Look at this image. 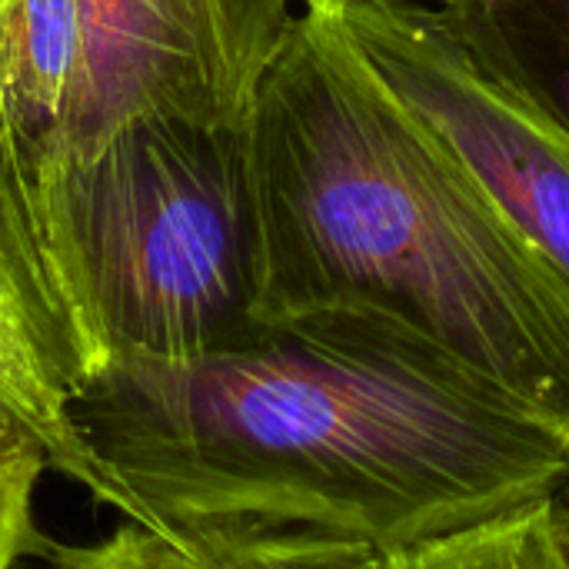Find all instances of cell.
Segmentation results:
<instances>
[{
    "instance_id": "12",
    "label": "cell",
    "mask_w": 569,
    "mask_h": 569,
    "mask_svg": "<svg viewBox=\"0 0 569 569\" xmlns=\"http://www.w3.org/2000/svg\"><path fill=\"white\" fill-rule=\"evenodd\" d=\"M47 569H197L170 537L123 520L93 543H47Z\"/></svg>"
},
{
    "instance_id": "8",
    "label": "cell",
    "mask_w": 569,
    "mask_h": 569,
    "mask_svg": "<svg viewBox=\"0 0 569 569\" xmlns=\"http://www.w3.org/2000/svg\"><path fill=\"white\" fill-rule=\"evenodd\" d=\"M433 17L483 77L569 137V0H450Z\"/></svg>"
},
{
    "instance_id": "4",
    "label": "cell",
    "mask_w": 569,
    "mask_h": 569,
    "mask_svg": "<svg viewBox=\"0 0 569 569\" xmlns=\"http://www.w3.org/2000/svg\"><path fill=\"white\" fill-rule=\"evenodd\" d=\"M327 7L393 97L450 150L507 223L569 280L567 133L483 77L440 30L433 7L410 0Z\"/></svg>"
},
{
    "instance_id": "3",
    "label": "cell",
    "mask_w": 569,
    "mask_h": 569,
    "mask_svg": "<svg viewBox=\"0 0 569 569\" xmlns=\"http://www.w3.org/2000/svg\"><path fill=\"white\" fill-rule=\"evenodd\" d=\"M20 190L93 377L113 360H197L257 327L247 123L140 117Z\"/></svg>"
},
{
    "instance_id": "5",
    "label": "cell",
    "mask_w": 569,
    "mask_h": 569,
    "mask_svg": "<svg viewBox=\"0 0 569 569\" xmlns=\"http://www.w3.org/2000/svg\"><path fill=\"white\" fill-rule=\"evenodd\" d=\"M300 10V0H80L93 147L153 113L247 123Z\"/></svg>"
},
{
    "instance_id": "13",
    "label": "cell",
    "mask_w": 569,
    "mask_h": 569,
    "mask_svg": "<svg viewBox=\"0 0 569 569\" xmlns=\"http://www.w3.org/2000/svg\"><path fill=\"white\" fill-rule=\"evenodd\" d=\"M553 517H557V530H560V540L569 553V480L553 493Z\"/></svg>"
},
{
    "instance_id": "10",
    "label": "cell",
    "mask_w": 569,
    "mask_h": 569,
    "mask_svg": "<svg viewBox=\"0 0 569 569\" xmlns=\"http://www.w3.org/2000/svg\"><path fill=\"white\" fill-rule=\"evenodd\" d=\"M380 569H569V553L553 497H547L450 537L383 553Z\"/></svg>"
},
{
    "instance_id": "2",
    "label": "cell",
    "mask_w": 569,
    "mask_h": 569,
    "mask_svg": "<svg viewBox=\"0 0 569 569\" xmlns=\"http://www.w3.org/2000/svg\"><path fill=\"white\" fill-rule=\"evenodd\" d=\"M247 140L257 323L383 313L569 433V280L393 97L327 3H303Z\"/></svg>"
},
{
    "instance_id": "7",
    "label": "cell",
    "mask_w": 569,
    "mask_h": 569,
    "mask_svg": "<svg viewBox=\"0 0 569 569\" xmlns=\"http://www.w3.org/2000/svg\"><path fill=\"white\" fill-rule=\"evenodd\" d=\"M93 147L80 0H0V157L23 177Z\"/></svg>"
},
{
    "instance_id": "6",
    "label": "cell",
    "mask_w": 569,
    "mask_h": 569,
    "mask_svg": "<svg viewBox=\"0 0 569 569\" xmlns=\"http://www.w3.org/2000/svg\"><path fill=\"white\" fill-rule=\"evenodd\" d=\"M90 377L30 223L20 177L0 157V413L43 450L53 473L123 520L163 533L80 430L77 407Z\"/></svg>"
},
{
    "instance_id": "9",
    "label": "cell",
    "mask_w": 569,
    "mask_h": 569,
    "mask_svg": "<svg viewBox=\"0 0 569 569\" xmlns=\"http://www.w3.org/2000/svg\"><path fill=\"white\" fill-rule=\"evenodd\" d=\"M197 569H380L383 553L350 533L313 523L203 520L170 527Z\"/></svg>"
},
{
    "instance_id": "14",
    "label": "cell",
    "mask_w": 569,
    "mask_h": 569,
    "mask_svg": "<svg viewBox=\"0 0 569 569\" xmlns=\"http://www.w3.org/2000/svg\"><path fill=\"white\" fill-rule=\"evenodd\" d=\"M300 3H307V0H300ZM320 3H353V0H320ZM443 3H450V0H440V7Z\"/></svg>"
},
{
    "instance_id": "1",
    "label": "cell",
    "mask_w": 569,
    "mask_h": 569,
    "mask_svg": "<svg viewBox=\"0 0 569 569\" xmlns=\"http://www.w3.org/2000/svg\"><path fill=\"white\" fill-rule=\"evenodd\" d=\"M103 467L177 523H313L380 553L553 497L569 433L370 310L267 320L197 360H113L83 390Z\"/></svg>"
},
{
    "instance_id": "11",
    "label": "cell",
    "mask_w": 569,
    "mask_h": 569,
    "mask_svg": "<svg viewBox=\"0 0 569 569\" xmlns=\"http://www.w3.org/2000/svg\"><path fill=\"white\" fill-rule=\"evenodd\" d=\"M47 470L43 450L0 413V569H17L47 550L37 527V493Z\"/></svg>"
}]
</instances>
